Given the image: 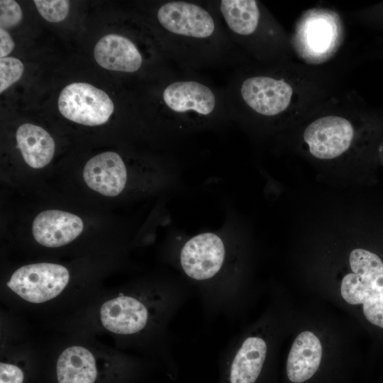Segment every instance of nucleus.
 Masks as SVG:
<instances>
[{"mask_svg":"<svg viewBox=\"0 0 383 383\" xmlns=\"http://www.w3.org/2000/svg\"><path fill=\"white\" fill-rule=\"evenodd\" d=\"M349 262L353 273L343 277L341 295L348 304H362L383 288V262L376 254L362 248L350 252Z\"/></svg>","mask_w":383,"mask_h":383,"instance_id":"8","label":"nucleus"},{"mask_svg":"<svg viewBox=\"0 0 383 383\" xmlns=\"http://www.w3.org/2000/svg\"><path fill=\"white\" fill-rule=\"evenodd\" d=\"M322 357V346L311 331L299 333L292 343L287 361V374L294 383H302L318 370Z\"/></svg>","mask_w":383,"mask_h":383,"instance_id":"14","label":"nucleus"},{"mask_svg":"<svg viewBox=\"0 0 383 383\" xmlns=\"http://www.w3.org/2000/svg\"><path fill=\"white\" fill-rule=\"evenodd\" d=\"M16 139L24 161L30 167L40 169L52 160L55 154V142L42 127L23 123L17 129Z\"/></svg>","mask_w":383,"mask_h":383,"instance_id":"16","label":"nucleus"},{"mask_svg":"<svg viewBox=\"0 0 383 383\" xmlns=\"http://www.w3.org/2000/svg\"><path fill=\"white\" fill-rule=\"evenodd\" d=\"M83 178L92 190L106 196H116L126 186L128 170L118 153L106 151L88 160L83 170Z\"/></svg>","mask_w":383,"mask_h":383,"instance_id":"11","label":"nucleus"},{"mask_svg":"<svg viewBox=\"0 0 383 383\" xmlns=\"http://www.w3.org/2000/svg\"><path fill=\"white\" fill-rule=\"evenodd\" d=\"M175 261L197 289L209 315L232 317L238 294V256L231 240L218 233H199L179 245Z\"/></svg>","mask_w":383,"mask_h":383,"instance_id":"2","label":"nucleus"},{"mask_svg":"<svg viewBox=\"0 0 383 383\" xmlns=\"http://www.w3.org/2000/svg\"><path fill=\"white\" fill-rule=\"evenodd\" d=\"M228 104L240 101L263 116H274L289 105L292 88L283 79L269 76H253L240 82H228L225 89Z\"/></svg>","mask_w":383,"mask_h":383,"instance_id":"5","label":"nucleus"},{"mask_svg":"<svg viewBox=\"0 0 383 383\" xmlns=\"http://www.w3.org/2000/svg\"><path fill=\"white\" fill-rule=\"evenodd\" d=\"M83 229L84 223L80 217L56 209L40 212L32 224L34 239L47 248L62 247L72 242Z\"/></svg>","mask_w":383,"mask_h":383,"instance_id":"12","label":"nucleus"},{"mask_svg":"<svg viewBox=\"0 0 383 383\" xmlns=\"http://www.w3.org/2000/svg\"><path fill=\"white\" fill-rule=\"evenodd\" d=\"M229 383H255L268 353L266 339L248 335L231 343L226 351Z\"/></svg>","mask_w":383,"mask_h":383,"instance_id":"10","label":"nucleus"},{"mask_svg":"<svg viewBox=\"0 0 383 383\" xmlns=\"http://www.w3.org/2000/svg\"><path fill=\"white\" fill-rule=\"evenodd\" d=\"M94 56L101 67L127 73L139 71L144 63L143 55L135 43L118 34L101 38L94 47Z\"/></svg>","mask_w":383,"mask_h":383,"instance_id":"13","label":"nucleus"},{"mask_svg":"<svg viewBox=\"0 0 383 383\" xmlns=\"http://www.w3.org/2000/svg\"><path fill=\"white\" fill-rule=\"evenodd\" d=\"M188 289L173 280L119 293L101 305L100 322L107 331L123 336L162 333L187 299Z\"/></svg>","mask_w":383,"mask_h":383,"instance_id":"3","label":"nucleus"},{"mask_svg":"<svg viewBox=\"0 0 383 383\" xmlns=\"http://www.w3.org/2000/svg\"><path fill=\"white\" fill-rule=\"evenodd\" d=\"M362 305L365 318L383 328V288L368 297Z\"/></svg>","mask_w":383,"mask_h":383,"instance_id":"20","label":"nucleus"},{"mask_svg":"<svg viewBox=\"0 0 383 383\" xmlns=\"http://www.w3.org/2000/svg\"><path fill=\"white\" fill-rule=\"evenodd\" d=\"M14 42L9 33L0 28V57H6L14 48Z\"/></svg>","mask_w":383,"mask_h":383,"instance_id":"23","label":"nucleus"},{"mask_svg":"<svg viewBox=\"0 0 383 383\" xmlns=\"http://www.w3.org/2000/svg\"><path fill=\"white\" fill-rule=\"evenodd\" d=\"M58 109L70 121L95 126L109 120L114 105L103 90L88 83L74 82L66 86L60 92Z\"/></svg>","mask_w":383,"mask_h":383,"instance_id":"7","label":"nucleus"},{"mask_svg":"<svg viewBox=\"0 0 383 383\" xmlns=\"http://www.w3.org/2000/svg\"><path fill=\"white\" fill-rule=\"evenodd\" d=\"M313 26L309 28L306 41L313 50L321 52L331 43V30L323 21H316Z\"/></svg>","mask_w":383,"mask_h":383,"instance_id":"19","label":"nucleus"},{"mask_svg":"<svg viewBox=\"0 0 383 383\" xmlns=\"http://www.w3.org/2000/svg\"><path fill=\"white\" fill-rule=\"evenodd\" d=\"M56 373L58 383H94L98 374L96 356L85 346H69L58 357Z\"/></svg>","mask_w":383,"mask_h":383,"instance_id":"15","label":"nucleus"},{"mask_svg":"<svg viewBox=\"0 0 383 383\" xmlns=\"http://www.w3.org/2000/svg\"><path fill=\"white\" fill-rule=\"evenodd\" d=\"M353 135V128L348 120L329 116L311 123L306 128L304 138L314 157L330 160L340 156L350 148Z\"/></svg>","mask_w":383,"mask_h":383,"instance_id":"9","label":"nucleus"},{"mask_svg":"<svg viewBox=\"0 0 383 383\" xmlns=\"http://www.w3.org/2000/svg\"><path fill=\"white\" fill-rule=\"evenodd\" d=\"M69 270L63 265L39 262L17 269L7 282V287L26 301L41 304L58 296L67 287Z\"/></svg>","mask_w":383,"mask_h":383,"instance_id":"6","label":"nucleus"},{"mask_svg":"<svg viewBox=\"0 0 383 383\" xmlns=\"http://www.w3.org/2000/svg\"><path fill=\"white\" fill-rule=\"evenodd\" d=\"M37 10L46 21L57 23L67 16L70 1L65 0H35Z\"/></svg>","mask_w":383,"mask_h":383,"instance_id":"17","label":"nucleus"},{"mask_svg":"<svg viewBox=\"0 0 383 383\" xmlns=\"http://www.w3.org/2000/svg\"><path fill=\"white\" fill-rule=\"evenodd\" d=\"M22 19V11L19 4L13 0L0 1V26L9 29L17 26Z\"/></svg>","mask_w":383,"mask_h":383,"instance_id":"21","label":"nucleus"},{"mask_svg":"<svg viewBox=\"0 0 383 383\" xmlns=\"http://www.w3.org/2000/svg\"><path fill=\"white\" fill-rule=\"evenodd\" d=\"M24 67L16 57H6L0 60V92L17 82L22 76Z\"/></svg>","mask_w":383,"mask_h":383,"instance_id":"18","label":"nucleus"},{"mask_svg":"<svg viewBox=\"0 0 383 383\" xmlns=\"http://www.w3.org/2000/svg\"><path fill=\"white\" fill-rule=\"evenodd\" d=\"M167 78L160 101L173 135L213 128L232 119L225 89L191 70H173Z\"/></svg>","mask_w":383,"mask_h":383,"instance_id":"4","label":"nucleus"},{"mask_svg":"<svg viewBox=\"0 0 383 383\" xmlns=\"http://www.w3.org/2000/svg\"><path fill=\"white\" fill-rule=\"evenodd\" d=\"M155 18L167 55L181 70L232 64L233 42L210 1H167Z\"/></svg>","mask_w":383,"mask_h":383,"instance_id":"1","label":"nucleus"},{"mask_svg":"<svg viewBox=\"0 0 383 383\" xmlns=\"http://www.w3.org/2000/svg\"><path fill=\"white\" fill-rule=\"evenodd\" d=\"M24 374L17 365L1 362L0 363V383H23Z\"/></svg>","mask_w":383,"mask_h":383,"instance_id":"22","label":"nucleus"}]
</instances>
